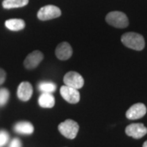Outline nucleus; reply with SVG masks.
Here are the masks:
<instances>
[{
  "label": "nucleus",
  "instance_id": "20",
  "mask_svg": "<svg viewBox=\"0 0 147 147\" xmlns=\"http://www.w3.org/2000/svg\"><path fill=\"white\" fill-rule=\"evenodd\" d=\"M6 79V73L5 71L2 69H0V85L4 83Z\"/></svg>",
  "mask_w": 147,
  "mask_h": 147
},
{
  "label": "nucleus",
  "instance_id": "17",
  "mask_svg": "<svg viewBox=\"0 0 147 147\" xmlns=\"http://www.w3.org/2000/svg\"><path fill=\"white\" fill-rule=\"evenodd\" d=\"M10 93L8 90L6 88H1L0 89V106H3L7 104L9 99Z\"/></svg>",
  "mask_w": 147,
  "mask_h": 147
},
{
  "label": "nucleus",
  "instance_id": "16",
  "mask_svg": "<svg viewBox=\"0 0 147 147\" xmlns=\"http://www.w3.org/2000/svg\"><path fill=\"white\" fill-rule=\"evenodd\" d=\"M38 89L42 92H47V93H53L57 89V85L53 82H41L38 84Z\"/></svg>",
  "mask_w": 147,
  "mask_h": 147
},
{
  "label": "nucleus",
  "instance_id": "10",
  "mask_svg": "<svg viewBox=\"0 0 147 147\" xmlns=\"http://www.w3.org/2000/svg\"><path fill=\"white\" fill-rule=\"evenodd\" d=\"M33 94V87L29 82H22L17 88V96L22 101H28Z\"/></svg>",
  "mask_w": 147,
  "mask_h": 147
},
{
  "label": "nucleus",
  "instance_id": "15",
  "mask_svg": "<svg viewBox=\"0 0 147 147\" xmlns=\"http://www.w3.org/2000/svg\"><path fill=\"white\" fill-rule=\"evenodd\" d=\"M29 3V0H4L3 2V7L6 9L17 8L25 7Z\"/></svg>",
  "mask_w": 147,
  "mask_h": 147
},
{
  "label": "nucleus",
  "instance_id": "2",
  "mask_svg": "<svg viewBox=\"0 0 147 147\" xmlns=\"http://www.w3.org/2000/svg\"><path fill=\"white\" fill-rule=\"evenodd\" d=\"M105 21L110 26L116 27V28H120V29L126 28L129 24L126 14H124L122 11H111L110 13H108L105 16Z\"/></svg>",
  "mask_w": 147,
  "mask_h": 147
},
{
  "label": "nucleus",
  "instance_id": "3",
  "mask_svg": "<svg viewBox=\"0 0 147 147\" xmlns=\"http://www.w3.org/2000/svg\"><path fill=\"white\" fill-rule=\"evenodd\" d=\"M58 129L65 137L68 139H74L78 134L79 126L78 123H76L75 121L66 119L59 124Z\"/></svg>",
  "mask_w": 147,
  "mask_h": 147
},
{
  "label": "nucleus",
  "instance_id": "11",
  "mask_svg": "<svg viewBox=\"0 0 147 147\" xmlns=\"http://www.w3.org/2000/svg\"><path fill=\"white\" fill-rule=\"evenodd\" d=\"M73 54V50L71 46L68 42H61L56 49V56L59 60L61 61H66Z\"/></svg>",
  "mask_w": 147,
  "mask_h": 147
},
{
  "label": "nucleus",
  "instance_id": "4",
  "mask_svg": "<svg viewBox=\"0 0 147 147\" xmlns=\"http://www.w3.org/2000/svg\"><path fill=\"white\" fill-rule=\"evenodd\" d=\"M61 15V9L54 5H47L41 7L38 11V18L41 21H48L57 18Z\"/></svg>",
  "mask_w": 147,
  "mask_h": 147
},
{
  "label": "nucleus",
  "instance_id": "21",
  "mask_svg": "<svg viewBox=\"0 0 147 147\" xmlns=\"http://www.w3.org/2000/svg\"><path fill=\"white\" fill-rule=\"evenodd\" d=\"M142 147H147V141L146 142H144V144H143V146Z\"/></svg>",
  "mask_w": 147,
  "mask_h": 147
},
{
  "label": "nucleus",
  "instance_id": "9",
  "mask_svg": "<svg viewBox=\"0 0 147 147\" xmlns=\"http://www.w3.org/2000/svg\"><path fill=\"white\" fill-rule=\"evenodd\" d=\"M43 59V54L39 51H34L30 53L24 61L25 67L28 69H33L36 68Z\"/></svg>",
  "mask_w": 147,
  "mask_h": 147
},
{
  "label": "nucleus",
  "instance_id": "7",
  "mask_svg": "<svg viewBox=\"0 0 147 147\" xmlns=\"http://www.w3.org/2000/svg\"><path fill=\"white\" fill-rule=\"evenodd\" d=\"M125 132L134 139H140L147 134V127L143 123H131L127 127Z\"/></svg>",
  "mask_w": 147,
  "mask_h": 147
},
{
  "label": "nucleus",
  "instance_id": "12",
  "mask_svg": "<svg viewBox=\"0 0 147 147\" xmlns=\"http://www.w3.org/2000/svg\"><path fill=\"white\" fill-rule=\"evenodd\" d=\"M14 131L22 135H30L34 132V126L30 122L21 121L15 124Z\"/></svg>",
  "mask_w": 147,
  "mask_h": 147
},
{
  "label": "nucleus",
  "instance_id": "18",
  "mask_svg": "<svg viewBox=\"0 0 147 147\" xmlns=\"http://www.w3.org/2000/svg\"><path fill=\"white\" fill-rule=\"evenodd\" d=\"M9 141V134L4 130L0 131V147L4 146Z\"/></svg>",
  "mask_w": 147,
  "mask_h": 147
},
{
  "label": "nucleus",
  "instance_id": "1",
  "mask_svg": "<svg viewBox=\"0 0 147 147\" xmlns=\"http://www.w3.org/2000/svg\"><path fill=\"white\" fill-rule=\"evenodd\" d=\"M121 41L124 46L136 51H142L145 47V39L142 34L128 32L121 37Z\"/></svg>",
  "mask_w": 147,
  "mask_h": 147
},
{
  "label": "nucleus",
  "instance_id": "19",
  "mask_svg": "<svg viewBox=\"0 0 147 147\" xmlns=\"http://www.w3.org/2000/svg\"><path fill=\"white\" fill-rule=\"evenodd\" d=\"M22 146V144L21 142L20 141V139L18 138H14L11 142H10L8 147H21Z\"/></svg>",
  "mask_w": 147,
  "mask_h": 147
},
{
  "label": "nucleus",
  "instance_id": "5",
  "mask_svg": "<svg viewBox=\"0 0 147 147\" xmlns=\"http://www.w3.org/2000/svg\"><path fill=\"white\" fill-rule=\"evenodd\" d=\"M64 83L66 86L79 90L83 88L84 80L80 74L70 71L64 76Z\"/></svg>",
  "mask_w": 147,
  "mask_h": 147
},
{
  "label": "nucleus",
  "instance_id": "13",
  "mask_svg": "<svg viewBox=\"0 0 147 147\" xmlns=\"http://www.w3.org/2000/svg\"><path fill=\"white\" fill-rule=\"evenodd\" d=\"M38 104L42 108H53L55 105V97L52 93L42 92L38 97Z\"/></svg>",
  "mask_w": 147,
  "mask_h": 147
},
{
  "label": "nucleus",
  "instance_id": "14",
  "mask_svg": "<svg viewBox=\"0 0 147 147\" xmlns=\"http://www.w3.org/2000/svg\"><path fill=\"white\" fill-rule=\"evenodd\" d=\"M6 27L12 31H19L26 26L25 21L21 19H10L5 21Z\"/></svg>",
  "mask_w": 147,
  "mask_h": 147
},
{
  "label": "nucleus",
  "instance_id": "8",
  "mask_svg": "<svg viewBox=\"0 0 147 147\" xmlns=\"http://www.w3.org/2000/svg\"><path fill=\"white\" fill-rule=\"evenodd\" d=\"M146 106L143 103H137L131 105L126 112V117L128 119L135 120L141 119L146 114Z\"/></svg>",
  "mask_w": 147,
  "mask_h": 147
},
{
  "label": "nucleus",
  "instance_id": "6",
  "mask_svg": "<svg viewBox=\"0 0 147 147\" xmlns=\"http://www.w3.org/2000/svg\"><path fill=\"white\" fill-rule=\"evenodd\" d=\"M60 93L64 98V100H65L70 104H76L80 100V93L79 90L66 85H64L61 88Z\"/></svg>",
  "mask_w": 147,
  "mask_h": 147
}]
</instances>
